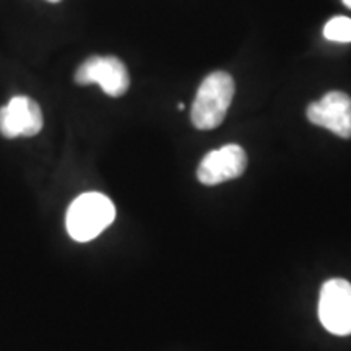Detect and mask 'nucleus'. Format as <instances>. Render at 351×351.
Returning <instances> with one entry per match:
<instances>
[{
    "label": "nucleus",
    "instance_id": "nucleus-1",
    "mask_svg": "<svg viewBox=\"0 0 351 351\" xmlns=\"http://www.w3.org/2000/svg\"><path fill=\"white\" fill-rule=\"evenodd\" d=\"M116 218V207L109 197L99 192H86L70 204L65 225L70 238L78 243L98 238Z\"/></svg>",
    "mask_w": 351,
    "mask_h": 351
},
{
    "label": "nucleus",
    "instance_id": "nucleus-2",
    "mask_svg": "<svg viewBox=\"0 0 351 351\" xmlns=\"http://www.w3.org/2000/svg\"><path fill=\"white\" fill-rule=\"evenodd\" d=\"M234 96V80L230 73L218 70L202 82L192 104L191 119L199 130H212L225 121Z\"/></svg>",
    "mask_w": 351,
    "mask_h": 351
},
{
    "label": "nucleus",
    "instance_id": "nucleus-3",
    "mask_svg": "<svg viewBox=\"0 0 351 351\" xmlns=\"http://www.w3.org/2000/svg\"><path fill=\"white\" fill-rule=\"evenodd\" d=\"M319 319L333 335L351 333V283L332 278L322 285L319 298Z\"/></svg>",
    "mask_w": 351,
    "mask_h": 351
},
{
    "label": "nucleus",
    "instance_id": "nucleus-4",
    "mask_svg": "<svg viewBox=\"0 0 351 351\" xmlns=\"http://www.w3.org/2000/svg\"><path fill=\"white\" fill-rule=\"evenodd\" d=\"M78 85L98 83L112 98H119L129 90L130 77L125 64L114 56H93L86 59L75 72Z\"/></svg>",
    "mask_w": 351,
    "mask_h": 351
},
{
    "label": "nucleus",
    "instance_id": "nucleus-5",
    "mask_svg": "<svg viewBox=\"0 0 351 351\" xmlns=\"http://www.w3.org/2000/svg\"><path fill=\"white\" fill-rule=\"evenodd\" d=\"M247 168V155L239 145H225L207 153L197 169V179L205 186H217V184L231 181L241 178Z\"/></svg>",
    "mask_w": 351,
    "mask_h": 351
},
{
    "label": "nucleus",
    "instance_id": "nucleus-6",
    "mask_svg": "<svg viewBox=\"0 0 351 351\" xmlns=\"http://www.w3.org/2000/svg\"><path fill=\"white\" fill-rule=\"evenodd\" d=\"M306 116L314 125L333 132L340 138H351V98L343 91H330L307 106Z\"/></svg>",
    "mask_w": 351,
    "mask_h": 351
},
{
    "label": "nucleus",
    "instance_id": "nucleus-7",
    "mask_svg": "<svg viewBox=\"0 0 351 351\" xmlns=\"http://www.w3.org/2000/svg\"><path fill=\"white\" fill-rule=\"evenodd\" d=\"M41 129V108L28 96H15L7 106L0 108V134L3 137H34Z\"/></svg>",
    "mask_w": 351,
    "mask_h": 351
},
{
    "label": "nucleus",
    "instance_id": "nucleus-8",
    "mask_svg": "<svg viewBox=\"0 0 351 351\" xmlns=\"http://www.w3.org/2000/svg\"><path fill=\"white\" fill-rule=\"evenodd\" d=\"M324 36L328 41L351 43V20L348 16H335L324 26Z\"/></svg>",
    "mask_w": 351,
    "mask_h": 351
},
{
    "label": "nucleus",
    "instance_id": "nucleus-9",
    "mask_svg": "<svg viewBox=\"0 0 351 351\" xmlns=\"http://www.w3.org/2000/svg\"><path fill=\"white\" fill-rule=\"evenodd\" d=\"M343 3H345V5L348 7V8H351V0H343Z\"/></svg>",
    "mask_w": 351,
    "mask_h": 351
},
{
    "label": "nucleus",
    "instance_id": "nucleus-10",
    "mask_svg": "<svg viewBox=\"0 0 351 351\" xmlns=\"http://www.w3.org/2000/svg\"><path fill=\"white\" fill-rule=\"evenodd\" d=\"M178 109H179V111H182V109H184V104H182V103H179V104H178Z\"/></svg>",
    "mask_w": 351,
    "mask_h": 351
},
{
    "label": "nucleus",
    "instance_id": "nucleus-11",
    "mask_svg": "<svg viewBox=\"0 0 351 351\" xmlns=\"http://www.w3.org/2000/svg\"><path fill=\"white\" fill-rule=\"evenodd\" d=\"M47 2H52V3H57V2H60V0H47Z\"/></svg>",
    "mask_w": 351,
    "mask_h": 351
}]
</instances>
